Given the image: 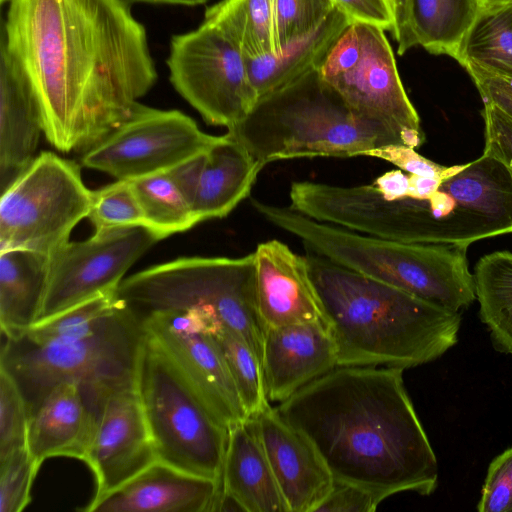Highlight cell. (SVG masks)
<instances>
[{"label":"cell","instance_id":"39","mask_svg":"<svg viewBox=\"0 0 512 512\" xmlns=\"http://www.w3.org/2000/svg\"><path fill=\"white\" fill-rule=\"evenodd\" d=\"M384 499L367 488L334 481L315 512H373Z\"/></svg>","mask_w":512,"mask_h":512},{"label":"cell","instance_id":"29","mask_svg":"<svg viewBox=\"0 0 512 512\" xmlns=\"http://www.w3.org/2000/svg\"><path fill=\"white\" fill-rule=\"evenodd\" d=\"M204 16L226 32L246 57L276 51L275 0H221Z\"/></svg>","mask_w":512,"mask_h":512},{"label":"cell","instance_id":"44","mask_svg":"<svg viewBox=\"0 0 512 512\" xmlns=\"http://www.w3.org/2000/svg\"><path fill=\"white\" fill-rule=\"evenodd\" d=\"M206 152L198 154L168 171L190 206L196 192Z\"/></svg>","mask_w":512,"mask_h":512},{"label":"cell","instance_id":"16","mask_svg":"<svg viewBox=\"0 0 512 512\" xmlns=\"http://www.w3.org/2000/svg\"><path fill=\"white\" fill-rule=\"evenodd\" d=\"M250 419L289 512H315L334 484L317 449L270 403Z\"/></svg>","mask_w":512,"mask_h":512},{"label":"cell","instance_id":"26","mask_svg":"<svg viewBox=\"0 0 512 512\" xmlns=\"http://www.w3.org/2000/svg\"><path fill=\"white\" fill-rule=\"evenodd\" d=\"M455 60L467 71L512 78V2L480 8Z\"/></svg>","mask_w":512,"mask_h":512},{"label":"cell","instance_id":"12","mask_svg":"<svg viewBox=\"0 0 512 512\" xmlns=\"http://www.w3.org/2000/svg\"><path fill=\"white\" fill-rule=\"evenodd\" d=\"M219 137L203 132L178 110H160L138 102L120 124L83 152L81 164L130 181L169 171L208 151Z\"/></svg>","mask_w":512,"mask_h":512},{"label":"cell","instance_id":"11","mask_svg":"<svg viewBox=\"0 0 512 512\" xmlns=\"http://www.w3.org/2000/svg\"><path fill=\"white\" fill-rule=\"evenodd\" d=\"M167 67L175 90L210 125L234 128L258 100L244 53L209 21L172 37Z\"/></svg>","mask_w":512,"mask_h":512},{"label":"cell","instance_id":"24","mask_svg":"<svg viewBox=\"0 0 512 512\" xmlns=\"http://www.w3.org/2000/svg\"><path fill=\"white\" fill-rule=\"evenodd\" d=\"M351 23V19L336 7L316 28L291 40L278 51L256 57L245 56L257 99L318 70Z\"/></svg>","mask_w":512,"mask_h":512},{"label":"cell","instance_id":"25","mask_svg":"<svg viewBox=\"0 0 512 512\" xmlns=\"http://www.w3.org/2000/svg\"><path fill=\"white\" fill-rule=\"evenodd\" d=\"M50 256L25 250L0 251V328L17 337L37 321L46 294Z\"/></svg>","mask_w":512,"mask_h":512},{"label":"cell","instance_id":"20","mask_svg":"<svg viewBox=\"0 0 512 512\" xmlns=\"http://www.w3.org/2000/svg\"><path fill=\"white\" fill-rule=\"evenodd\" d=\"M221 481L157 461L118 489L79 510L84 512H211Z\"/></svg>","mask_w":512,"mask_h":512},{"label":"cell","instance_id":"3","mask_svg":"<svg viewBox=\"0 0 512 512\" xmlns=\"http://www.w3.org/2000/svg\"><path fill=\"white\" fill-rule=\"evenodd\" d=\"M306 260L338 366L404 370L436 360L457 343L460 312L316 253Z\"/></svg>","mask_w":512,"mask_h":512},{"label":"cell","instance_id":"17","mask_svg":"<svg viewBox=\"0 0 512 512\" xmlns=\"http://www.w3.org/2000/svg\"><path fill=\"white\" fill-rule=\"evenodd\" d=\"M261 365L266 396L278 403L333 370L337 353L326 322L267 328Z\"/></svg>","mask_w":512,"mask_h":512},{"label":"cell","instance_id":"19","mask_svg":"<svg viewBox=\"0 0 512 512\" xmlns=\"http://www.w3.org/2000/svg\"><path fill=\"white\" fill-rule=\"evenodd\" d=\"M43 110L18 59L0 39V188L5 190L36 158Z\"/></svg>","mask_w":512,"mask_h":512},{"label":"cell","instance_id":"6","mask_svg":"<svg viewBox=\"0 0 512 512\" xmlns=\"http://www.w3.org/2000/svg\"><path fill=\"white\" fill-rule=\"evenodd\" d=\"M144 337L141 319L120 300L97 329L84 337L47 342H34L23 335L5 337L0 366L18 385L29 417L54 386L67 381L80 387L98 417L111 394L136 388Z\"/></svg>","mask_w":512,"mask_h":512},{"label":"cell","instance_id":"10","mask_svg":"<svg viewBox=\"0 0 512 512\" xmlns=\"http://www.w3.org/2000/svg\"><path fill=\"white\" fill-rule=\"evenodd\" d=\"M317 71L357 112L399 130L408 147L423 144L420 118L402 84L385 30L352 22Z\"/></svg>","mask_w":512,"mask_h":512},{"label":"cell","instance_id":"45","mask_svg":"<svg viewBox=\"0 0 512 512\" xmlns=\"http://www.w3.org/2000/svg\"><path fill=\"white\" fill-rule=\"evenodd\" d=\"M373 186L388 200L408 196L409 175L402 170H392L379 176Z\"/></svg>","mask_w":512,"mask_h":512},{"label":"cell","instance_id":"27","mask_svg":"<svg viewBox=\"0 0 512 512\" xmlns=\"http://www.w3.org/2000/svg\"><path fill=\"white\" fill-rule=\"evenodd\" d=\"M479 317L498 352L512 355V252L486 254L475 265Z\"/></svg>","mask_w":512,"mask_h":512},{"label":"cell","instance_id":"33","mask_svg":"<svg viewBox=\"0 0 512 512\" xmlns=\"http://www.w3.org/2000/svg\"><path fill=\"white\" fill-rule=\"evenodd\" d=\"M95 231L145 225V218L130 181L115 183L93 191L88 217Z\"/></svg>","mask_w":512,"mask_h":512},{"label":"cell","instance_id":"30","mask_svg":"<svg viewBox=\"0 0 512 512\" xmlns=\"http://www.w3.org/2000/svg\"><path fill=\"white\" fill-rule=\"evenodd\" d=\"M147 227L161 239L186 231L198 222L168 171L130 180Z\"/></svg>","mask_w":512,"mask_h":512},{"label":"cell","instance_id":"15","mask_svg":"<svg viewBox=\"0 0 512 512\" xmlns=\"http://www.w3.org/2000/svg\"><path fill=\"white\" fill-rule=\"evenodd\" d=\"M159 461L136 388L104 402L85 463L96 482V501Z\"/></svg>","mask_w":512,"mask_h":512},{"label":"cell","instance_id":"2","mask_svg":"<svg viewBox=\"0 0 512 512\" xmlns=\"http://www.w3.org/2000/svg\"><path fill=\"white\" fill-rule=\"evenodd\" d=\"M403 369L337 366L276 407L319 452L334 481L385 499L431 495L438 462L403 380Z\"/></svg>","mask_w":512,"mask_h":512},{"label":"cell","instance_id":"5","mask_svg":"<svg viewBox=\"0 0 512 512\" xmlns=\"http://www.w3.org/2000/svg\"><path fill=\"white\" fill-rule=\"evenodd\" d=\"M267 221L296 236L310 251L354 271L460 312L475 300L474 276L463 244L385 240L311 219L293 208L252 200Z\"/></svg>","mask_w":512,"mask_h":512},{"label":"cell","instance_id":"8","mask_svg":"<svg viewBox=\"0 0 512 512\" xmlns=\"http://www.w3.org/2000/svg\"><path fill=\"white\" fill-rule=\"evenodd\" d=\"M136 387L158 460L221 481L229 429L212 415L146 331Z\"/></svg>","mask_w":512,"mask_h":512},{"label":"cell","instance_id":"22","mask_svg":"<svg viewBox=\"0 0 512 512\" xmlns=\"http://www.w3.org/2000/svg\"><path fill=\"white\" fill-rule=\"evenodd\" d=\"M262 166L229 131L206 152L191 204L198 222L227 216L247 198Z\"/></svg>","mask_w":512,"mask_h":512},{"label":"cell","instance_id":"1","mask_svg":"<svg viewBox=\"0 0 512 512\" xmlns=\"http://www.w3.org/2000/svg\"><path fill=\"white\" fill-rule=\"evenodd\" d=\"M124 0H9L2 39L40 100L44 135L85 152L131 112L157 71Z\"/></svg>","mask_w":512,"mask_h":512},{"label":"cell","instance_id":"31","mask_svg":"<svg viewBox=\"0 0 512 512\" xmlns=\"http://www.w3.org/2000/svg\"><path fill=\"white\" fill-rule=\"evenodd\" d=\"M213 336L250 418L270 403L265 392L261 361L246 340L225 326L221 325Z\"/></svg>","mask_w":512,"mask_h":512},{"label":"cell","instance_id":"21","mask_svg":"<svg viewBox=\"0 0 512 512\" xmlns=\"http://www.w3.org/2000/svg\"><path fill=\"white\" fill-rule=\"evenodd\" d=\"M97 416L74 382L54 386L29 417L27 448L37 464L64 456L85 461Z\"/></svg>","mask_w":512,"mask_h":512},{"label":"cell","instance_id":"49","mask_svg":"<svg viewBox=\"0 0 512 512\" xmlns=\"http://www.w3.org/2000/svg\"><path fill=\"white\" fill-rule=\"evenodd\" d=\"M0 1H1V3L3 4V3H5V2H8L9 0H0Z\"/></svg>","mask_w":512,"mask_h":512},{"label":"cell","instance_id":"41","mask_svg":"<svg viewBox=\"0 0 512 512\" xmlns=\"http://www.w3.org/2000/svg\"><path fill=\"white\" fill-rule=\"evenodd\" d=\"M352 22L374 25L392 32L393 14L387 0H333Z\"/></svg>","mask_w":512,"mask_h":512},{"label":"cell","instance_id":"36","mask_svg":"<svg viewBox=\"0 0 512 512\" xmlns=\"http://www.w3.org/2000/svg\"><path fill=\"white\" fill-rule=\"evenodd\" d=\"M39 469L27 447L0 460V512H20L28 506Z\"/></svg>","mask_w":512,"mask_h":512},{"label":"cell","instance_id":"34","mask_svg":"<svg viewBox=\"0 0 512 512\" xmlns=\"http://www.w3.org/2000/svg\"><path fill=\"white\" fill-rule=\"evenodd\" d=\"M29 412L13 377L0 366V460L27 447Z\"/></svg>","mask_w":512,"mask_h":512},{"label":"cell","instance_id":"35","mask_svg":"<svg viewBox=\"0 0 512 512\" xmlns=\"http://www.w3.org/2000/svg\"><path fill=\"white\" fill-rule=\"evenodd\" d=\"M335 8L333 0H275L276 51L316 28Z\"/></svg>","mask_w":512,"mask_h":512},{"label":"cell","instance_id":"32","mask_svg":"<svg viewBox=\"0 0 512 512\" xmlns=\"http://www.w3.org/2000/svg\"><path fill=\"white\" fill-rule=\"evenodd\" d=\"M119 304L116 290L106 292L35 323L22 335L34 342L84 337L94 332Z\"/></svg>","mask_w":512,"mask_h":512},{"label":"cell","instance_id":"42","mask_svg":"<svg viewBox=\"0 0 512 512\" xmlns=\"http://www.w3.org/2000/svg\"><path fill=\"white\" fill-rule=\"evenodd\" d=\"M482 99L490 101L512 117V84L506 80L477 70L467 71Z\"/></svg>","mask_w":512,"mask_h":512},{"label":"cell","instance_id":"47","mask_svg":"<svg viewBox=\"0 0 512 512\" xmlns=\"http://www.w3.org/2000/svg\"><path fill=\"white\" fill-rule=\"evenodd\" d=\"M129 5L135 3L161 4V5H180V6H198L206 3L208 0H124Z\"/></svg>","mask_w":512,"mask_h":512},{"label":"cell","instance_id":"9","mask_svg":"<svg viewBox=\"0 0 512 512\" xmlns=\"http://www.w3.org/2000/svg\"><path fill=\"white\" fill-rule=\"evenodd\" d=\"M93 191L75 162L43 151L0 199V251L25 249L52 256L88 217Z\"/></svg>","mask_w":512,"mask_h":512},{"label":"cell","instance_id":"14","mask_svg":"<svg viewBox=\"0 0 512 512\" xmlns=\"http://www.w3.org/2000/svg\"><path fill=\"white\" fill-rule=\"evenodd\" d=\"M159 240L152 229L138 225L95 231L87 240L66 243L50 257L48 284L37 322L115 291L129 268Z\"/></svg>","mask_w":512,"mask_h":512},{"label":"cell","instance_id":"46","mask_svg":"<svg viewBox=\"0 0 512 512\" xmlns=\"http://www.w3.org/2000/svg\"><path fill=\"white\" fill-rule=\"evenodd\" d=\"M452 169H453V165H452ZM452 169H451V171H452ZM451 171L448 174H450ZM445 177H423V176L409 174L408 196L417 198V199L427 198L435 190H437V188L440 186L442 180Z\"/></svg>","mask_w":512,"mask_h":512},{"label":"cell","instance_id":"4","mask_svg":"<svg viewBox=\"0 0 512 512\" xmlns=\"http://www.w3.org/2000/svg\"><path fill=\"white\" fill-rule=\"evenodd\" d=\"M262 167L305 157H353L387 145H405L392 126L353 109L313 71L257 100L228 130Z\"/></svg>","mask_w":512,"mask_h":512},{"label":"cell","instance_id":"18","mask_svg":"<svg viewBox=\"0 0 512 512\" xmlns=\"http://www.w3.org/2000/svg\"><path fill=\"white\" fill-rule=\"evenodd\" d=\"M253 256L256 305L265 330L325 321L306 256L279 240L259 243Z\"/></svg>","mask_w":512,"mask_h":512},{"label":"cell","instance_id":"28","mask_svg":"<svg viewBox=\"0 0 512 512\" xmlns=\"http://www.w3.org/2000/svg\"><path fill=\"white\" fill-rule=\"evenodd\" d=\"M479 0H411L410 21L416 45L454 59L473 24Z\"/></svg>","mask_w":512,"mask_h":512},{"label":"cell","instance_id":"37","mask_svg":"<svg viewBox=\"0 0 512 512\" xmlns=\"http://www.w3.org/2000/svg\"><path fill=\"white\" fill-rule=\"evenodd\" d=\"M477 510L512 512V447L491 461Z\"/></svg>","mask_w":512,"mask_h":512},{"label":"cell","instance_id":"43","mask_svg":"<svg viewBox=\"0 0 512 512\" xmlns=\"http://www.w3.org/2000/svg\"><path fill=\"white\" fill-rule=\"evenodd\" d=\"M393 14L392 35L397 42V53L403 55L416 46L410 21L411 0H387Z\"/></svg>","mask_w":512,"mask_h":512},{"label":"cell","instance_id":"13","mask_svg":"<svg viewBox=\"0 0 512 512\" xmlns=\"http://www.w3.org/2000/svg\"><path fill=\"white\" fill-rule=\"evenodd\" d=\"M141 321L146 333L223 426L229 429L249 418L213 336L222 324L211 311H162Z\"/></svg>","mask_w":512,"mask_h":512},{"label":"cell","instance_id":"48","mask_svg":"<svg viewBox=\"0 0 512 512\" xmlns=\"http://www.w3.org/2000/svg\"><path fill=\"white\" fill-rule=\"evenodd\" d=\"M481 7L483 6H489L494 4H501V3H508L512 2V0H479Z\"/></svg>","mask_w":512,"mask_h":512},{"label":"cell","instance_id":"38","mask_svg":"<svg viewBox=\"0 0 512 512\" xmlns=\"http://www.w3.org/2000/svg\"><path fill=\"white\" fill-rule=\"evenodd\" d=\"M485 147L483 154L500 161L512 179V117L490 101H484Z\"/></svg>","mask_w":512,"mask_h":512},{"label":"cell","instance_id":"40","mask_svg":"<svg viewBox=\"0 0 512 512\" xmlns=\"http://www.w3.org/2000/svg\"><path fill=\"white\" fill-rule=\"evenodd\" d=\"M362 156L388 161L402 171L423 177H445L452 169V166L435 163L405 145H387L367 150Z\"/></svg>","mask_w":512,"mask_h":512},{"label":"cell","instance_id":"23","mask_svg":"<svg viewBox=\"0 0 512 512\" xmlns=\"http://www.w3.org/2000/svg\"><path fill=\"white\" fill-rule=\"evenodd\" d=\"M221 484L245 512H289L250 418L229 428Z\"/></svg>","mask_w":512,"mask_h":512},{"label":"cell","instance_id":"7","mask_svg":"<svg viewBox=\"0 0 512 512\" xmlns=\"http://www.w3.org/2000/svg\"><path fill=\"white\" fill-rule=\"evenodd\" d=\"M116 296L140 319L162 311H211L262 358L265 327L255 294L253 252L242 257H182L123 279Z\"/></svg>","mask_w":512,"mask_h":512}]
</instances>
